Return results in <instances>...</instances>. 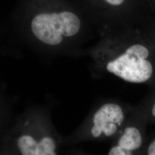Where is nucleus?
Wrapping results in <instances>:
<instances>
[{"instance_id":"obj_4","label":"nucleus","mask_w":155,"mask_h":155,"mask_svg":"<svg viewBox=\"0 0 155 155\" xmlns=\"http://www.w3.org/2000/svg\"><path fill=\"white\" fill-rule=\"evenodd\" d=\"M124 119V112L120 106L114 103L106 104L94 114L91 134L95 138L99 137L102 133L107 137L112 136L117 133Z\"/></svg>"},{"instance_id":"obj_9","label":"nucleus","mask_w":155,"mask_h":155,"mask_svg":"<svg viewBox=\"0 0 155 155\" xmlns=\"http://www.w3.org/2000/svg\"><path fill=\"white\" fill-rule=\"evenodd\" d=\"M152 114L153 115V116L155 117V102L154 103V104H153V107H152Z\"/></svg>"},{"instance_id":"obj_2","label":"nucleus","mask_w":155,"mask_h":155,"mask_svg":"<svg viewBox=\"0 0 155 155\" xmlns=\"http://www.w3.org/2000/svg\"><path fill=\"white\" fill-rule=\"evenodd\" d=\"M96 15L118 28L143 25L155 16L152 0H87Z\"/></svg>"},{"instance_id":"obj_5","label":"nucleus","mask_w":155,"mask_h":155,"mask_svg":"<svg viewBox=\"0 0 155 155\" xmlns=\"http://www.w3.org/2000/svg\"><path fill=\"white\" fill-rule=\"evenodd\" d=\"M143 144V136L137 127H126L118 140V144L111 148L109 155H131L139 150Z\"/></svg>"},{"instance_id":"obj_7","label":"nucleus","mask_w":155,"mask_h":155,"mask_svg":"<svg viewBox=\"0 0 155 155\" xmlns=\"http://www.w3.org/2000/svg\"><path fill=\"white\" fill-rule=\"evenodd\" d=\"M56 145L54 141L48 137L41 139L38 143V155H55Z\"/></svg>"},{"instance_id":"obj_3","label":"nucleus","mask_w":155,"mask_h":155,"mask_svg":"<svg viewBox=\"0 0 155 155\" xmlns=\"http://www.w3.org/2000/svg\"><path fill=\"white\" fill-rule=\"evenodd\" d=\"M81 21L71 12L45 13L34 17L31 29L36 38L46 45H59L63 37H71L78 33Z\"/></svg>"},{"instance_id":"obj_6","label":"nucleus","mask_w":155,"mask_h":155,"mask_svg":"<svg viewBox=\"0 0 155 155\" xmlns=\"http://www.w3.org/2000/svg\"><path fill=\"white\" fill-rule=\"evenodd\" d=\"M17 145L23 155H38V143L29 135L21 136L17 141Z\"/></svg>"},{"instance_id":"obj_8","label":"nucleus","mask_w":155,"mask_h":155,"mask_svg":"<svg viewBox=\"0 0 155 155\" xmlns=\"http://www.w3.org/2000/svg\"><path fill=\"white\" fill-rule=\"evenodd\" d=\"M147 152L148 155H155V140L150 144Z\"/></svg>"},{"instance_id":"obj_1","label":"nucleus","mask_w":155,"mask_h":155,"mask_svg":"<svg viewBox=\"0 0 155 155\" xmlns=\"http://www.w3.org/2000/svg\"><path fill=\"white\" fill-rule=\"evenodd\" d=\"M112 58L108 72L129 83H147L155 72V48L144 29L118 28L108 40Z\"/></svg>"}]
</instances>
